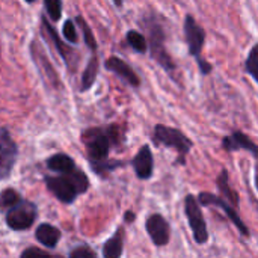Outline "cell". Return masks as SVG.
Segmentation results:
<instances>
[{"instance_id": "29", "label": "cell", "mask_w": 258, "mask_h": 258, "mask_svg": "<svg viewBox=\"0 0 258 258\" xmlns=\"http://www.w3.org/2000/svg\"><path fill=\"white\" fill-rule=\"evenodd\" d=\"M21 258H36V257H42V258H56V255L50 254L48 249H41V248H36V246H30L27 249H24L21 252Z\"/></svg>"}, {"instance_id": "27", "label": "cell", "mask_w": 258, "mask_h": 258, "mask_svg": "<svg viewBox=\"0 0 258 258\" xmlns=\"http://www.w3.org/2000/svg\"><path fill=\"white\" fill-rule=\"evenodd\" d=\"M76 21L73 20H65L62 26V36L70 42V44H77L79 42V33L76 27Z\"/></svg>"}, {"instance_id": "15", "label": "cell", "mask_w": 258, "mask_h": 258, "mask_svg": "<svg viewBox=\"0 0 258 258\" xmlns=\"http://www.w3.org/2000/svg\"><path fill=\"white\" fill-rule=\"evenodd\" d=\"M132 166L139 180H150L154 174V157L148 144L142 145L132 160Z\"/></svg>"}, {"instance_id": "7", "label": "cell", "mask_w": 258, "mask_h": 258, "mask_svg": "<svg viewBox=\"0 0 258 258\" xmlns=\"http://www.w3.org/2000/svg\"><path fill=\"white\" fill-rule=\"evenodd\" d=\"M184 215H186L189 227L192 230L194 240L198 245H206L209 242V228H207V222H206V218L203 215L198 197H194L192 194L186 195V198H184Z\"/></svg>"}, {"instance_id": "19", "label": "cell", "mask_w": 258, "mask_h": 258, "mask_svg": "<svg viewBox=\"0 0 258 258\" xmlns=\"http://www.w3.org/2000/svg\"><path fill=\"white\" fill-rule=\"evenodd\" d=\"M98 71H100V57H98L97 51H94L92 56L89 57L83 73H82L80 92H86L94 86V83L97 80V76H98Z\"/></svg>"}, {"instance_id": "16", "label": "cell", "mask_w": 258, "mask_h": 258, "mask_svg": "<svg viewBox=\"0 0 258 258\" xmlns=\"http://www.w3.org/2000/svg\"><path fill=\"white\" fill-rule=\"evenodd\" d=\"M35 239L47 249H54L62 239V233L57 227L42 222L35 230Z\"/></svg>"}, {"instance_id": "23", "label": "cell", "mask_w": 258, "mask_h": 258, "mask_svg": "<svg viewBox=\"0 0 258 258\" xmlns=\"http://www.w3.org/2000/svg\"><path fill=\"white\" fill-rule=\"evenodd\" d=\"M74 21L79 24V27H80V30H82V35H83V39H85V44L88 45V48H91L92 51H97L98 44H97V39H95L94 32H92V29L89 27L88 21H86L82 15H77V17L74 18Z\"/></svg>"}, {"instance_id": "33", "label": "cell", "mask_w": 258, "mask_h": 258, "mask_svg": "<svg viewBox=\"0 0 258 258\" xmlns=\"http://www.w3.org/2000/svg\"><path fill=\"white\" fill-rule=\"evenodd\" d=\"M24 2H26V3H29V5H32V3H33L35 0H24Z\"/></svg>"}, {"instance_id": "1", "label": "cell", "mask_w": 258, "mask_h": 258, "mask_svg": "<svg viewBox=\"0 0 258 258\" xmlns=\"http://www.w3.org/2000/svg\"><path fill=\"white\" fill-rule=\"evenodd\" d=\"M82 144L86 148L89 162H100L107 159L113 147H119L124 141V130L118 124L106 127H91L82 132Z\"/></svg>"}, {"instance_id": "5", "label": "cell", "mask_w": 258, "mask_h": 258, "mask_svg": "<svg viewBox=\"0 0 258 258\" xmlns=\"http://www.w3.org/2000/svg\"><path fill=\"white\" fill-rule=\"evenodd\" d=\"M183 30H184V39H186V44L189 48V54L197 59V63H198L201 74L209 76L213 71V65L201 56L203 47L206 42V30L203 29V26L198 24L195 17L190 14H187L184 18Z\"/></svg>"}, {"instance_id": "9", "label": "cell", "mask_w": 258, "mask_h": 258, "mask_svg": "<svg viewBox=\"0 0 258 258\" xmlns=\"http://www.w3.org/2000/svg\"><path fill=\"white\" fill-rule=\"evenodd\" d=\"M18 159V145L12 139L8 127L0 128V178L6 180Z\"/></svg>"}, {"instance_id": "8", "label": "cell", "mask_w": 258, "mask_h": 258, "mask_svg": "<svg viewBox=\"0 0 258 258\" xmlns=\"http://www.w3.org/2000/svg\"><path fill=\"white\" fill-rule=\"evenodd\" d=\"M198 201L203 207H212V206H216L219 209H222V212L228 216L230 222L234 224V227L239 230V233L243 236V237H249V228L245 225V222L242 221V218L239 216L237 213V209L230 203L227 201L222 195H215V194H210V192H201L198 195Z\"/></svg>"}, {"instance_id": "34", "label": "cell", "mask_w": 258, "mask_h": 258, "mask_svg": "<svg viewBox=\"0 0 258 258\" xmlns=\"http://www.w3.org/2000/svg\"><path fill=\"white\" fill-rule=\"evenodd\" d=\"M252 203L255 204V207H257V213H258V201H254V200H252Z\"/></svg>"}, {"instance_id": "14", "label": "cell", "mask_w": 258, "mask_h": 258, "mask_svg": "<svg viewBox=\"0 0 258 258\" xmlns=\"http://www.w3.org/2000/svg\"><path fill=\"white\" fill-rule=\"evenodd\" d=\"M104 68L110 73H113L115 76H118L122 82H125L128 86L132 88H139L141 86V79L136 74V71L121 57L116 56H110L109 59H106L104 62Z\"/></svg>"}, {"instance_id": "28", "label": "cell", "mask_w": 258, "mask_h": 258, "mask_svg": "<svg viewBox=\"0 0 258 258\" xmlns=\"http://www.w3.org/2000/svg\"><path fill=\"white\" fill-rule=\"evenodd\" d=\"M70 258H95L97 254L89 245H79L68 252Z\"/></svg>"}, {"instance_id": "6", "label": "cell", "mask_w": 258, "mask_h": 258, "mask_svg": "<svg viewBox=\"0 0 258 258\" xmlns=\"http://www.w3.org/2000/svg\"><path fill=\"white\" fill-rule=\"evenodd\" d=\"M5 213V222L12 231H26L33 227L38 218V206L33 201L21 198L18 203L11 206Z\"/></svg>"}, {"instance_id": "25", "label": "cell", "mask_w": 258, "mask_h": 258, "mask_svg": "<svg viewBox=\"0 0 258 258\" xmlns=\"http://www.w3.org/2000/svg\"><path fill=\"white\" fill-rule=\"evenodd\" d=\"M20 200H21V195H20L15 189H12V187L3 189L2 194H0V206H2V210H3V212L8 210L11 206H14V204L18 203Z\"/></svg>"}, {"instance_id": "2", "label": "cell", "mask_w": 258, "mask_h": 258, "mask_svg": "<svg viewBox=\"0 0 258 258\" xmlns=\"http://www.w3.org/2000/svg\"><path fill=\"white\" fill-rule=\"evenodd\" d=\"M44 183L47 190L62 204H73L77 197L86 194L89 190L91 181L89 177L77 166L76 169L57 174V175H45Z\"/></svg>"}, {"instance_id": "17", "label": "cell", "mask_w": 258, "mask_h": 258, "mask_svg": "<svg viewBox=\"0 0 258 258\" xmlns=\"http://www.w3.org/2000/svg\"><path fill=\"white\" fill-rule=\"evenodd\" d=\"M124 242H125V230L124 227H118L115 234L104 242L101 255L104 258L121 257L124 254Z\"/></svg>"}, {"instance_id": "11", "label": "cell", "mask_w": 258, "mask_h": 258, "mask_svg": "<svg viewBox=\"0 0 258 258\" xmlns=\"http://www.w3.org/2000/svg\"><path fill=\"white\" fill-rule=\"evenodd\" d=\"M30 56L35 62V67L39 73V76L47 82L48 86L51 88H59L62 86V83L59 82V77H57V73L54 71V68L51 67L48 57L45 56V51L41 48V45L36 42V39L32 41L30 44Z\"/></svg>"}, {"instance_id": "20", "label": "cell", "mask_w": 258, "mask_h": 258, "mask_svg": "<svg viewBox=\"0 0 258 258\" xmlns=\"http://www.w3.org/2000/svg\"><path fill=\"white\" fill-rule=\"evenodd\" d=\"M216 186L219 189V195H222L227 201H230L236 209H239V204H240V200H239V195L237 192L230 186V174L227 169H222L221 174L218 175L216 178Z\"/></svg>"}, {"instance_id": "32", "label": "cell", "mask_w": 258, "mask_h": 258, "mask_svg": "<svg viewBox=\"0 0 258 258\" xmlns=\"http://www.w3.org/2000/svg\"><path fill=\"white\" fill-rule=\"evenodd\" d=\"M254 184H255V189L258 192V171H255V175H254Z\"/></svg>"}, {"instance_id": "18", "label": "cell", "mask_w": 258, "mask_h": 258, "mask_svg": "<svg viewBox=\"0 0 258 258\" xmlns=\"http://www.w3.org/2000/svg\"><path fill=\"white\" fill-rule=\"evenodd\" d=\"M45 166L50 172H54V174H65L77 168L76 160L65 153H56L50 156L45 160Z\"/></svg>"}, {"instance_id": "13", "label": "cell", "mask_w": 258, "mask_h": 258, "mask_svg": "<svg viewBox=\"0 0 258 258\" xmlns=\"http://www.w3.org/2000/svg\"><path fill=\"white\" fill-rule=\"evenodd\" d=\"M222 148L228 153L248 151L255 159V171H258V145L243 132H233L222 139Z\"/></svg>"}, {"instance_id": "21", "label": "cell", "mask_w": 258, "mask_h": 258, "mask_svg": "<svg viewBox=\"0 0 258 258\" xmlns=\"http://www.w3.org/2000/svg\"><path fill=\"white\" fill-rule=\"evenodd\" d=\"M127 163L124 160H100V162H89L91 169L101 178H106L107 174H112L118 168H124Z\"/></svg>"}, {"instance_id": "30", "label": "cell", "mask_w": 258, "mask_h": 258, "mask_svg": "<svg viewBox=\"0 0 258 258\" xmlns=\"http://www.w3.org/2000/svg\"><path fill=\"white\" fill-rule=\"evenodd\" d=\"M136 221V215L132 212V210H127L125 213H124V222L125 224H133Z\"/></svg>"}, {"instance_id": "4", "label": "cell", "mask_w": 258, "mask_h": 258, "mask_svg": "<svg viewBox=\"0 0 258 258\" xmlns=\"http://www.w3.org/2000/svg\"><path fill=\"white\" fill-rule=\"evenodd\" d=\"M153 144L156 147H165V148H174L177 151V159L175 165L177 166H184L187 154L194 148V142L187 138L184 132L180 128L168 127L163 124H156L153 128Z\"/></svg>"}, {"instance_id": "24", "label": "cell", "mask_w": 258, "mask_h": 258, "mask_svg": "<svg viewBox=\"0 0 258 258\" xmlns=\"http://www.w3.org/2000/svg\"><path fill=\"white\" fill-rule=\"evenodd\" d=\"M245 71L258 83V44L249 50V54L245 60Z\"/></svg>"}, {"instance_id": "10", "label": "cell", "mask_w": 258, "mask_h": 258, "mask_svg": "<svg viewBox=\"0 0 258 258\" xmlns=\"http://www.w3.org/2000/svg\"><path fill=\"white\" fill-rule=\"evenodd\" d=\"M41 26L44 29V32L48 35L50 41L53 42V45L56 47L57 53L60 54V57L63 59V62L67 63L68 70L71 73H74L77 70V63H79V51L73 50V47L70 45V42L62 41L59 33L56 32V29L48 23V15H42L41 17Z\"/></svg>"}, {"instance_id": "26", "label": "cell", "mask_w": 258, "mask_h": 258, "mask_svg": "<svg viewBox=\"0 0 258 258\" xmlns=\"http://www.w3.org/2000/svg\"><path fill=\"white\" fill-rule=\"evenodd\" d=\"M44 8L51 21H59L62 17V0H44Z\"/></svg>"}, {"instance_id": "22", "label": "cell", "mask_w": 258, "mask_h": 258, "mask_svg": "<svg viewBox=\"0 0 258 258\" xmlns=\"http://www.w3.org/2000/svg\"><path fill=\"white\" fill-rule=\"evenodd\" d=\"M125 41L127 44L138 53H147L150 45H148V38L145 35H142L141 32L138 30H128L127 35H125Z\"/></svg>"}, {"instance_id": "12", "label": "cell", "mask_w": 258, "mask_h": 258, "mask_svg": "<svg viewBox=\"0 0 258 258\" xmlns=\"http://www.w3.org/2000/svg\"><path fill=\"white\" fill-rule=\"evenodd\" d=\"M145 230L154 243V246H166L171 240V225L169 222L159 213L151 215L145 222Z\"/></svg>"}, {"instance_id": "31", "label": "cell", "mask_w": 258, "mask_h": 258, "mask_svg": "<svg viewBox=\"0 0 258 258\" xmlns=\"http://www.w3.org/2000/svg\"><path fill=\"white\" fill-rule=\"evenodd\" d=\"M112 2H113V5L116 8H122L124 6V0H112Z\"/></svg>"}, {"instance_id": "3", "label": "cell", "mask_w": 258, "mask_h": 258, "mask_svg": "<svg viewBox=\"0 0 258 258\" xmlns=\"http://www.w3.org/2000/svg\"><path fill=\"white\" fill-rule=\"evenodd\" d=\"M144 26L147 27V33H148V45H150V56L153 60H156L166 73L172 74L177 68L175 62L172 60L169 51L166 50L165 45V39H166V33L163 30V26L160 24L157 15H148L144 17L142 20Z\"/></svg>"}]
</instances>
